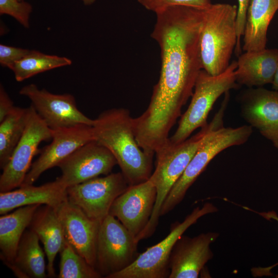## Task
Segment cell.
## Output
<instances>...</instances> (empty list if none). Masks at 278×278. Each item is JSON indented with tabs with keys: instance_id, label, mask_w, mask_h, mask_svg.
<instances>
[{
	"instance_id": "cell-2",
	"label": "cell",
	"mask_w": 278,
	"mask_h": 278,
	"mask_svg": "<svg viewBox=\"0 0 278 278\" xmlns=\"http://www.w3.org/2000/svg\"><path fill=\"white\" fill-rule=\"evenodd\" d=\"M133 120L127 109L113 108L99 114L92 125L94 140L112 153L129 186L149 179L154 155L138 145Z\"/></svg>"
},
{
	"instance_id": "cell-11",
	"label": "cell",
	"mask_w": 278,
	"mask_h": 278,
	"mask_svg": "<svg viewBox=\"0 0 278 278\" xmlns=\"http://www.w3.org/2000/svg\"><path fill=\"white\" fill-rule=\"evenodd\" d=\"M19 93L30 99L38 115L51 130L93 124L94 119L78 108L72 94H54L32 83L23 86Z\"/></svg>"
},
{
	"instance_id": "cell-23",
	"label": "cell",
	"mask_w": 278,
	"mask_h": 278,
	"mask_svg": "<svg viewBox=\"0 0 278 278\" xmlns=\"http://www.w3.org/2000/svg\"><path fill=\"white\" fill-rule=\"evenodd\" d=\"M39 238L32 230L25 232L19 245L16 256L7 265L19 277L45 278V252L39 244Z\"/></svg>"
},
{
	"instance_id": "cell-30",
	"label": "cell",
	"mask_w": 278,
	"mask_h": 278,
	"mask_svg": "<svg viewBox=\"0 0 278 278\" xmlns=\"http://www.w3.org/2000/svg\"><path fill=\"white\" fill-rule=\"evenodd\" d=\"M237 14L236 19V30L237 34V44L235 51L237 55H240L241 51L240 40L244 32L246 14L250 0H237Z\"/></svg>"
},
{
	"instance_id": "cell-8",
	"label": "cell",
	"mask_w": 278,
	"mask_h": 278,
	"mask_svg": "<svg viewBox=\"0 0 278 278\" xmlns=\"http://www.w3.org/2000/svg\"><path fill=\"white\" fill-rule=\"evenodd\" d=\"M138 242L116 218L109 214L100 223L95 268L102 277L120 271L137 257Z\"/></svg>"
},
{
	"instance_id": "cell-19",
	"label": "cell",
	"mask_w": 278,
	"mask_h": 278,
	"mask_svg": "<svg viewBox=\"0 0 278 278\" xmlns=\"http://www.w3.org/2000/svg\"><path fill=\"white\" fill-rule=\"evenodd\" d=\"M236 82L249 88L272 83L278 66V49L244 51L238 56Z\"/></svg>"
},
{
	"instance_id": "cell-1",
	"label": "cell",
	"mask_w": 278,
	"mask_h": 278,
	"mask_svg": "<svg viewBox=\"0 0 278 278\" xmlns=\"http://www.w3.org/2000/svg\"><path fill=\"white\" fill-rule=\"evenodd\" d=\"M205 8L175 5L156 13L151 37L161 49V68L146 110L134 118L137 134L161 144L192 96L202 69L199 38Z\"/></svg>"
},
{
	"instance_id": "cell-10",
	"label": "cell",
	"mask_w": 278,
	"mask_h": 278,
	"mask_svg": "<svg viewBox=\"0 0 278 278\" xmlns=\"http://www.w3.org/2000/svg\"><path fill=\"white\" fill-rule=\"evenodd\" d=\"M121 172L110 173L67 188V200L90 218L101 223L115 200L128 187Z\"/></svg>"
},
{
	"instance_id": "cell-20",
	"label": "cell",
	"mask_w": 278,
	"mask_h": 278,
	"mask_svg": "<svg viewBox=\"0 0 278 278\" xmlns=\"http://www.w3.org/2000/svg\"><path fill=\"white\" fill-rule=\"evenodd\" d=\"M37 210L30 224L44 246L47 258V275L55 276L54 264L55 258L66 242L62 225L57 212L45 205Z\"/></svg>"
},
{
	"instance_id": "cell-28",
	"label": "cell",
	"mask_w": 278,
	"mask_h": 278,
	"mask_svg": "<svg viewBox=\"0 0 278 278\" xmlns=\"http://www.w3.org/2000/svg\"><path fill=\"white\" fill-rule=\"evenodd\" d=\"M146 9L155 13L172 6L183 5L206 8L211 4V0H137Z\"/></svg>"
},
{
	"instance_id": "cell-25",
	"label": "cell",
	"mask_w": 278,
	"mask_h": 278,
	"mask_svg": "<svg viewBox=\"0 0 278 278\" xmlns=\"http://www.w3.org/2000/svg\"><path fill=\"white\" fill-rule=\"evenodd\" d=\"M72 61L65 57L45 54L35 50H29L22 59L10 68L15 80L21 82L37 74L59 67L70 65Z\"/></svg>"
},
{
	"instance_id": "cell-6",
	"label": "cell",
	"mask_w": 278,
	"mask_h": 278,
	"mask_svg": "<svg viewBox=\"0 0 278 278\" xmlns=\"http://www.w3.org/2000/svg\"><path fill=\"white\" fill-rule=\"evenodd\" d=\"M236 68L237 61H233L223 72L217 75H212L203 69L200 71L190 104L181 115L176 131L169 138L171 143L185 141L196 129L208 124V115L217 99L230 90L238 88Z\"/></svg>"
},
{
	"instance_id": "cell-7",
	"label": "cell",
	"mask_w": 278,
	"mask_h": 278,
	"mask_svg": "<svg viewBox=\"0 0 278 278\" xmlns=\"http://www.w3.org/2000/svg\"><path fill=\"white\" fill-rule=\"evenodd\" d=\"M217 211L218 208L210 202H206L201 207L195 208L182 222L171 225L165 238L139 254L128 267L108 278H168L169 258L177 241L201 217Z\"/></svg>"
},
{
	"instance_id": "cell-12",
	"label": "cell",
	"mask_w": 278,
	"mask_h": 278,
	"mask_svg": "<svg viewBox=\"0 0 278 278\" xmlns=\"http://www.w3.org/2000/svg\"><path fill=\"white\" fill-rule=\"evenodd\" d=\"M117 164L112 153L95 140L78 148L61 162V181L68 187L111 173Z\"/></svg>"
},
{
	"instance_id": "cell-31",
	"label": "cell",
	"mask_w": 278,
	"mask_h": 278,
	"mask_svg": "<svg viewBox=\"0 0 278 278\" xmlns=\"http://www.w3.org/2000/svg\"><path fill=\"white\" fill-rule=\"evenodd\" d=\"M12 100L5 90L2 84L0 85V121L3 120L14 108Z\"/></svg>"
},
{
	"instance_id": "cell-14",
	"label": "cell",
	"mask_w": 278,
	"mask_h": 278,
	"mask_svg": "<svg viewBox=\"0 0 278 278\" xmlns=\"http://www.w3.org/2000/svg\"><path fill=\"white\" fill-rule=\"evenodd\" d=\"M51 140L32 164L22 185H32L46 170L57 166L82 145L94 140L93 127L79 125L52 130Z\"/></svg>"
},
{
	"instance_id": "cell-34",
	"label": "cell",
	"mask_w": 278,
	"mask_h": 278,
	"mask_svg": "<svg viewBox=\"0 0 278 278\" xmlns=\"http://www.w3.org/2000/svg\"><path fill=\"white\" fill-rule=\"evenodd\" d=\"M85 5H90L93 4L96 0H81Z\"/></svg>"
},
{
	"instance_id": "cell-29",
	"label": "cell",
	"mask_w": 278,
	"mask_h": 278,
	"mask_svg": "<svg viewBox=\"0 0 278 278\" xmlns=\"http://www.w3.org/2000/svg\"><path fill=\"white\" fill-rule=\"evenodd\" d=\"M29 50L20 47L0 44V63L10 69L13 64L22 59Z\"/></svg>"
},
{
	"instance_id": "cell-4",
	"label": "cell",
	"mask_w": 278,
	"mask_h": 278,
	"mask_svg": "<svg viewBox=\"0 0 278 278\" xmlns=\"http://www.w3.org/2000/svg\"><path fill=\"white\" fill-rule=\"evenodd\" d=\"M237 6L212 4L204 9L199 38L202 69L212 75L223 72L230 65L237 44Z\"/></svg>"
},
{
	"instance_id": "cell-35",
	"label": "cell",
	"mask_w": 278,
	"mask_h": 278,
	"mask_svg": "<svg viewBox=\"0 0 278 278\" xmlns=\"http://www.w3.org/2000/svg\"><path fill=\"white\" fill-rule=\"evenodd\" d=\"M19 1H24V0H19Z\"/></svg>"
},
{
	"instance_id": "cell-9",
	"label": "cell",
	"mask_w": 278,
	"mask_h": 278,
	"mask_svg": "<svg viewBox=\"0 0 278 278\" xmlns=\"http://www.w3.org/2000/svg\"><path fill=\"white\" fill-rule=\"evenodd\" d=\"M50 129L38 115L31 105L24 132L15 148L0 177V192L20 187L32 165L33 157L40 143L51 139Z\"/></svg>"
},
{
	"instance_id": "cell-24",
	"label": "cell",
	"mask_w": 278,
	"mask_h": 278,
	"mask_svg": "<svg viewBox=\"0 0 278 278\" xmlns=\"http://www.w3.org/2000/svg\"><path fill=\"white\" fill-rule=\"evenodd\" d=\"M27 117L28 108L15 106L0 121V167L2 169L10 160L24 132Z\"/></svg>"
},
{
	"instance_id": "cell-3",
	"label": "cell",
	"mask_w": 278,
	"mask_h": 278,
	"mask_svg": "<svg viewBox=\"0 0 278 278\" xmlns=\"http://www.w3.org/2000/svg\"><path fill=\"white\" fill-rule=\"evenodd\" d=\"M227 105L222 103L212 120L196 134L185 141L172 144L169 141L155 154V167L149 180L157 190V198L152 214L146 227L137 240L150 237L159 224L162 205L170 190L181 177L205 136L213 129L223 126V112Z\"/></svg>"
},
{
	"instance_id": "cell-5",
	"label": "cell",
	"mask_w": 278,
	"mask_h": 278,
	"mask_svg": "<svg viewBox=\"0 0 278 278\" xmlns=\"http://www.w3.org/2000/svg\"><path fill=\"white\" fill-rule=\"evenodd\" d=\"M252 133L250 125L236 128L222 126L209 132L165 199L160 216L168 214L182 202L188 189L215 157L228 148L243 144Z\"/></svg>"
},
{
	"instance_id": "cell-21",
	"label": "cell",
	"mask_w": 278,
	"mask_h": 278,
	"mask_svg": "<svg viewBox=\"0 0 278 278\" xmlns=\"http://www.w3.org/2000/svg\"><path fill=\"white\" fill-rule=\"evenodd\" d=\"M278 10V0H250L243 34L244 51L266 48L267 31Z\"/></svg>"
},
{
	"instance_id": "cell-33",
	"label": "cell",
	"mask_w": 278,
	"mask_h": 278,
	"mask_svg": "<svg viewBox=\"0 0 278 278\" xmlns=\"http://www.w3.org/2000/svg\"><path fill=\"white\" fill-rule=\"evenodd\" d=\"M272 88L278 92V66L275 72L273 80L272 82Z\"/></svg>"
},
{
	"instance_id": "cell-27",
	"label": "cell",
	"mask_w": 278,
	"mask_h": 278,
	"mask_svg": "<svg viewBox=\"0 0 278 278\" xmlns=\"http://www.w3.org/2000/svg\"><path fill=\"white\" fill-rule=\"evenodd\" d=\"M32 7L30 4L19 0H0V14L14 18L25 28L29 27V19Z\"/></svg>"
},
{
	"instance_id": "cell-18",
	"label": "cell",
	"mask_w": 278,
	"mask_h": 278,
	"mask_svg": "<svg viewBox=\"0 0 278 278\" xmlns=\"http://www.w3.org/2000/svg\"><path fill=\"white\" fill-rule=\"evenodd\" d=\"M67 188L59 177L39 186L22 185L16 189L0 192V214L35 204H44L57 211L67 200Z\"/></svg>"
},
{
	"instance_id": "cell-15",
	"label": "cell",
	"mask_w": 278,
	"mask_h": 278,
	"mask_svg": "<svg viewBox=\"0 0 278 278\" xmlns=\"http://www.w3.org/2000/svg\"><path fill=\"white\" fill-rule=\"evenodd\" d=\"M219 234L207 232L194 237L182 235L176 242L169 262L168 278H197L213 257L211 245Z\"/></svg>"
},
{
	"instance_id": "cell-17",
	"label": "cell",
	"mask_w": 278,
	"mask_h": 278,
	"mask_svg": "<svg viewBox=\"0 0 278 278\" xmlns=\"http://www.w3.org/2000/svg\"><path fill=\"white\" fill-rule=\"evenodd\" d=\"M57 212L66 241L95 268L97 239L100 223L90 218L67 200Z\"/></svg>"
},
{
	"instance_id": "cell-26",
	"label": "cell",
	"mask_w": 278,
	"mask_h": 278,
	"mask_svg": "<svg viewBox=\"0 0 278 278\" xmlns=\"http://www.w3.org/2000/svg\"><path fill=\"white\" fill-rule=\"evenodd\" d=\"M60 253L59 278L102 277L67 241Z\"/></svg>"
},
{
	"instance_id": "cell-13",
	"label": "cell",
	"mask_w": 278,
	"mask_h": 278,
	"mask_svg": "<svg viewBox=\"0 0 278 278\" xmlns=\"http://www.w3.org/2000/svg\"><path fill=\"white\" fill-rule=\"evenodd\" d=\"M156 198L155 187L149 179L129 186L115 200L109 214L119 220L137 241L149 221Z\"/></svg>"
},
{
	"instance_id": "cell-32",
	"label": "cell",
	"mask_w": 278,
	"mask_h": 278,
	"mask_svg": "<svg viewBox=\"0 0 278 278\" xmlns=\"http://www.w3.org/2000/svg\"><path fill=\"white\" fill-rule=\"evenodd\" d=\"M254 212L258 214L259 215H260V216H262V217H263L264 218L268 220H275L277 221L278 223V215L276 213V212H275L274 211H270L264 212H258L256 211H254ZM277 265H278V263L269 267L266 268V269H267L268 271L270 272V270L272 268L276 266ZM275 277L278 278V274L276 275Z\"/></svg>"
},
{
	"instance_id": "cell-22",
	"label": "cell",
	"mask_w": 278,
	"mask_h": 278,
	"mask_svg": "<svg viewBox=\"0 0 278 278\" xmlns=\"http://www.w3.org/2000/svg\"><path fill=\"white\" fill-rule=\"evenodd\" d=\"M41 205L22 206L0 217L1 258L7 265L13 262L20 240L26 228Z\"/></svg>"
},
{
	"instance_id": "cell-16",
	"label": "cell",
	"mask_w": 278,
	"mask_h": 278,
	"mask_svg": "<svg viewBox=\"0 0 278 278\" xmlns=\"http://www.w3.org/2000/svg\"><path fill=\"white\" fill-rule=\"evenodd\" d=\"M243 118L278 149V92L249 88L240 97Z\"/></svg>"
}]
</instances>
